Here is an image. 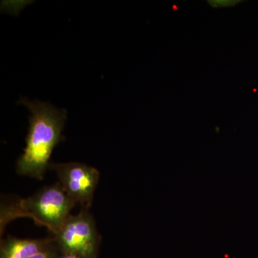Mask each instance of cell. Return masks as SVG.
Here are the masks:
<instances>
[{"label":"cell","mask_w":258,"mask_h":258,"mask_svg":"<svg viewBox=\"0 0 258 258\" xmlns=\"http://www.w3.org/2000/svg\"><path fill=\"white\" fill-rule=\"evenodd\" d=\"M59 253H60V250L55 242L50 247L44 249L42 252H39L38 254H35L31 258H56Z\"/></svg>","instance_id":"8992f818"},{"label":"cell","mask_w":258,"mask_h":258,"mask_svg":"<svg viewBox=\"0 0 258 258\" xmlns=\"http://www.w3.org/2000/svg\"><path fill=\"white\" fill-rule=\"evenodd\" d=\"M76 205L60 184L45 186L28 198L15 199L12 203L2 205L1 223L5 225L17 217H30L55 235Z\"/></svg>","instance_id":"7a4b0ae2"},{"label":"cell","mask_w":258,"mask_h":258,"mask_svg":"<svg viewBox=\"0 0 258 258\" xmlns=\"http://www.w3.org/2000/svg\"><path fill=\"white\" fill-rule=\"evenodd\" d=\"M49 167L55 171L61 186L75 203L81 208H91L100 179L96 168L79 162L52 163Z\"/></svg>","instance_id":"277c9868"},{"label":"cell","mask_w":258,"mask_h":258,"mask_svg":"<svg viewBox=\"0 0 258 258\" xmlns=\"http://www.w3.org/2000/svg\"><path fill=\"white\" fill-rule=\"evenodd\" d=\"M19 103L31 112L30 128L23 154L17 162V172L20 175L42 180L50 166L54 149L63 139L62 130L67 112L57 109L48 103L30 101L22 98Z\"/></svg>","instance_id":"6da1fadb"},{"label":"cell","mask_w":258,"mask_h":258,"mask_svg":"<svg viewBox=\"0 0 258 258\" xmlns=\"http://www.w3.org/2000/svg\"><path fill=\"white\" fill-rule=\"evenodd\" d=\"M59 250L82 258H98L101 239L96 222L88 209L70 215L55 235Z\"/></svg>","instance_id":"3957f363"},{"label":"cell","mask_w":258,"mask_h":258,"mask_svg":"<svg viewBox=\"0 0 258 258\" xmlns=\"http://www.w3.org/2000/svg\"><path fill=\"white\" fill-rule=\"evenodd\" d=\"M55 242V238L28 240L8 237L2 242L0 257L31 258Z\"/></svg>","instance_id":"5b68a950"},{"label":"cell","mask_w":258,"mask_h":258,"mask_svg":"<svg viewBox=\"0 0 258 258\" xmlns=\"http://www.w3.org/2000/svg\"><path fill=\"white\" fill-rule=\"evenodd\" d=\"M56 258H82L79 256L76 255V254L64 253V252H60L57 257Z\"/></svg>","instance_id":"ba28073f"},{"label":"cell","mask_w":258,"mask_h":258,"mask_svg":"<svg viewBox=\"0 0 258 258\" xmlns=\"http://www.w3.org/2000/svg\"><path fill=\"white\" fill-rule=\"evenodd\" d=\"M240 1H210V5L215 8H221V7H230L237 4Z\"/></svg>","instance_id":"52a82bcc"}]
</instances>
